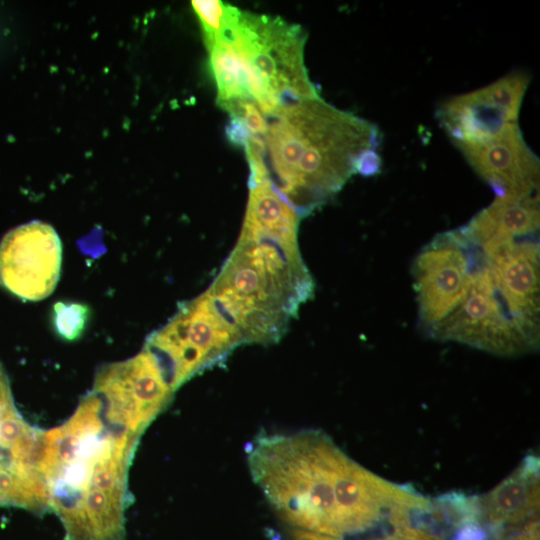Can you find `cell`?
<instances>
[{
    "mask_svg": "<svg viewBox=\"0 0 540 540\" xmlns=\"http://www.w3.org/2000/svg\"><path fill=\"white\" fill-rule=\"evenodd\" d=\"M246 452L253 481L295 528L341 538L389 520L407 497L406 486L365 469L320 430L260 432Z\"/></svg>",
    "mask_w": 540,
    "mask_h": 540,
    "instance_id": "cell-1",
    "label": "cell"
},
{
    "mask_svg": "<svg viewBox=\"0 0 540 540\" xmlns=\"http://www.w3.org/2000/svg\"><path fill=\"white\" fill-rule=\"evenodd\" d=\"M474 261L464 300L429 335L436 340L456 341L504 356L536 350L539 333L527 328L510 312L479 248Z\"/></svg>",
    "mask_w": 540,
    "mask_h": 540,
    "instance_id": "cell-7",
    "label": "cell"
},
{
    "mask_svg": "<svg viewBox=\"0 0 540 540\" xmlns=\"http://www.w3.org/2000/svg\"><path fill=\"white\" fill-rule=\"evenodd\" d=\"M241 336L206 290L180 304L174 316L144 343L176 391L193 376L224 360Z\"/></svg>",
    "mask_w": 540,
    "mask_h": 540,
    "instance_id": "cell-6",
    "label": "cell"
},
{
    "mask_svg": "<svg viewBox=\"0 0 540 540\" xmlns=\"http://www.w3.org/2000/svg\"><path fill=\"white\" fill-rule=\"evenodd\" d=\"M324 537V534L301 528H294L290 532L289 540H324Z\"/></svg>",
    "mask_w": 540,
    "mask_h": 540,
    "instance_id": "cell-25",
    "label": "cell"
},
{
    "mask_svg": "<svg viewBox=\"0 0 540 540\" xmlns=\"http://www.w3.org/2000/svg\"><path fill=\"white\" fill-rule=\"evenodd\" d=\"M377 540H442L439 536L429 533L420 528L408 525L399 526L391 530V533Z\"/></svg>",
    "mask_w": 540,
    "mask_h": 540,
    "instance_id": "cell-22",
    "label": "cell"
},
{
    "mask_svg": "<svg viewBox=\"0 0 540 540\" xmlns=\"http://www.w3.org/2000/svg\"><path fill=\"white\" fill-rule=\"evenodd\" d=\"M538 229L539 195L521 200L496 198L460 228L466 239L479 247L533 236Z\"/></svg>",
    "mask_w": 540,
    "mask_h": 540,
    "instance_id": "cell-15",
    "label": "cell"
},
{
    "mask_svg": "<svg viewBox=\"0 0 540 540\" xmlns=\"http://www.w3.org/2000/svg\"><path fill=\"white\" fill-rule=\"evenodd\" d=\"M140 438L110 422L91 391L64 423L45 431L48 508L65 540H125L128 473Z\"/></svg>",
    "mask_w": 540,
    "mask_h": 540,
    "instance_id": "cell-2",
    "label": "cell"
},
{
    "mask_svg": "<svg viewBox=\"0 0 540 540\" xmlns=\"http://www.w3.org/2000/svg\"><path fill=\"white\" fill-rule=\"evenodd\" d=\"M263 136L267 178L299 217L339 192L359 156L378 149V127L321 97L286 106L266 118Z\"/></svg>",
    "mask_w": 540,
    "mask_h": 540,
    "instance_id": "cell-3",
    "label": "cell"
},
{
    "mask_svg": "<svg viewBox=\"0 0 540 540\" xmlns=\"http://www.w3.org/2000/svg\"><path fill=\"white\" fill-rule=\"evenodd\" d=\"M268 537H269V540H282L281 536L271 529L269 530Z\"/></svg>",
    "mask_w": 540,
    "mask_h": 540,
    "instance_id": "cell-26",
    "label": "cell"
},
{
    "mask_svg": "<svg viewBox=\"0 0 540 540\" xmlns=\"http://www.w3.org/2000/svg\"><path fill=\"white\" fill-rule=\"evenodd\" d=\"M230 116L241 118L251 134L264 136L268 130V122L253 100H245L236 103L227 110Z\"/></svg>",
    "mask_w": 540,
    "mask_h": 540,
    "instance_id": "cell-19",
    "label": "cell"
},
{
    "mask_svg": "<svg viewBox=\"0 0 540 540\" xmlns=\"http://www.w3.org/2000/svg\"><path fill=\"white\" fill-rule=\"evenodd\" d=\"M528 83L529 76L517 71L450 98L437 110L439 123L455 146L491 138L517 122Z\"/></svg>",
    "mask_w": 540,
    "mask_h": 540,
    "instance_id": "cell-11",
    "label": "cell"
},
{
    "mask_svg": "<svg viewBox=\"0 0 540 540\" xmlns=\"http://www.w3.org/2000/svg\"><path fill=\"white\" fill-rule=\"evenodd\" d=\"M62 245L54 228L31 221L10 230L0 242V285L24 301H39L55 289Z\"/></svg>",
    "mask_w": 540,
    "mask_h": 540,
    "instance_id": "cell-10",
    "label": "cell"
},
{
    "mask_svg": "<svg viewBox=\"0 0 540 540\" xmlns=\"http://www.w3.org/2000/svg\"><path fill=\"white\" fill-rule=\"evenodd\" d=\"M496 198L521 200L539 195V159L528 147L518 123L486 140L456 146Z\"/></svg>",
    "mask_w": 540,
    "mask_h": 540,
    "instance_id": "cell-12",
    "label": "cell"
},
{
    "mask_svg": "<svg viewBox=\"0 0 540 540\" xmlns=\"http://www.w3.org/2000/svg\"><path fill=\"white\" fill-rule=\"evenodd\" d=\"M91 392L110 422L141 436L175 391L155 357L143 347L129 359L100 366Z\"/></svg>",
    "mask_w": 540,
    "mask_h": 540,
    "instance_id": "cell-8",
    "label": "cell"
},
{
    "mask_svg": "<svg viewBox=\"0 0 540 540\" xmlns=\"http://www.w3.org/2000/svg\"><path fill=\"white\" fill-rule=\"evenodd\" d=\"M207 49L217 87V104L227 111L238 102L253 100L243 63L231 41L218 33Z\"/></svg>",
    "mask_w": 540,
    "mask_h": 540,
    "instance_id": "cell-16",
    "label": "cell"
},
{
    "mask_svg": "<svg viewBox=\"0 0 540 540\" xmlns=\"http://www.w3.org/2000/svg\"><path fill=\"white\" fill-rule=\"evenodd\" d=\"M479 248L511 313L539 333V245L535 235Z\"/></svg>",
    "mask_w": 540,
    "mask_h": 540,
    "instance_id": "cell-13",
    "label": "cell"
},
{
    "mask_svg": "<svg viewBox=\"0 0 540 540\" xmlns=\"http://www.w3.org/2000/svg\"><path fill=\"white\" fill-rule=\"evenodd\" d=\"M225 136L231 145L244 149L252 134L241 118L230 116L225 126Z\"/></svg>",
    "mask_w": 540,
    "mask_h": 540,
    "instance_id": "cell-20",
    "label": "cell"
},
{
    "mask_svg": "<svg viewBox=\"0 0 540 540\" xmlns=\"http://www.w3.org/2000/svg\"><path fill=\"white\" fill-rule=\"evenodd\" d=\"M497 540H540L539 521L528 523L515 533L503 534Z\"/></svg>",
    "mask_w": 540,
    "mask_h": 540,
    "instance_id": "cell-24",
    "label": "cell"
},
{
    "mask_svg": "<svg viewBox=\"0 0 540 540\" xmlns=\"http://www.w3.org/2000/svg\"><path fill=\"white\" fill-rule=\"evenodd\" d=\"M539 470V457L527 455L509 476L478 497L480 518L501 531L538 521Z\"/></svg>",
    "mask_w": 540,
    "mask_h": 540,
    "instance_id": "cell-14",
    "label": "cell"
},
{
    "mask_svg": "<svg viewBox=\"0 0 540 540\" xmlns=\"http://www.w3.org/2000/svg\"><path fill=\"white\" fill-rule=\"evenodd\" d=\"M454 540H488V533L478 521H472L459 527Z\"/></svg>",
    "mask_w": 540,
    "mask_h": 540,
    "instance_id": "cell-23",
    "label": "cell"
},
{
    "mask_svg": "<svg viewBox=\"0 0 540 540\" xmlns=\"http://www.w3.org/2000/svg\"><path fill=\"white\" fill-rule=\"evenodd\" d=\"M192 6L200 20L204 33L205 44L208 47L221 30L226 4L221 1H192Z\"/></svg>",
    "mask_w": 540,
    "mask_h": 540,
    "instance_id": "cell-18",
    "label": "cell"
},
{
    "mask_svg": "<svg viewBox=\"0 0 540 540\" xmlns=\"http://www.w3.org/2000/svg\"><path fill=\"white\" fill-rule=\"evenodd\" d=\"M218 33L233 44L249 93L266 118L298 101L320 98L304 64L301 26L226 4Z\"/></svg>",
    "mask_w": 540,
    "mask_h": 540,
    "instance_id": "cell-5",
    "label": "cell"
},
{
    "mask_svg": "<svg viewBox=\"0 0 540 540\" xmlns=\"http://www.w3.org/2000/svg\"><path fill=\"white\" fill-rule=\"evenodd\" d=\"M90 317L89 307L81 302L58 301L53 305L52 325L57 335L75 341L83 334Z\"/></svg>",
    "mask_w": 540,
    "mask_h": 540,
    "instance_id": "cell-17",
    "label": "cell"
},
{
    "mask_svg": "<svg viewBox=\"0 0 540 540\" xmlns=\"http://www.w3.org/2000/svg\"><path fill=\"white\" fill-rule=\"evenodd\" d=\"M474 266L473 245L460 229L436 235L417 254L413 286L419 325L428 335L464 300Z\"/></svg>",
    "mask_w": 540,
    "mask_h": 540,
    "instance_id": "cell-9",
    "label": "cell"
},
{
    "mask_svg": "<svg viewBox=\"0 0 540 540\" xmlns=\"http://www.w3.org/2000/svg\"><path fill=\"white\" fill-rule=\"evenodd\" d=\"M243 343L272 344L314 292L297 241L242 227L237 245L207 289Z\"/></svg>",
    "mask_w": 540,
    "mask_h": 540,
    "instance_id": "cell-4",
    "label": "cell"
},
{
    "mask_svg": "<svg viewBox=\"0 0 540 540\" xmlns=\"http://www.w3.org/2000/svg\"><path fill=\"white\" fill-rule=\"evenodd\" d=\"M324 540H342V539H341V538H338V537H333V536L325 535Z\"/></svg>",
    "mask_w": 540,
    "mask_h": 540,
    "instance_id": "cell-27",
    "label": "cell"
},
{
    "mask_svg": "<svg viewBox=\"0 0 540 540\" xmlns=\"http://www.w3.org/2000/svg\"><path fill=\"white\" fill-rule=\"evenodd\" d=\"M382 160L377 149H370L359 156L355 163V173L370 177L381 171Z\"/></svg>",
    "mask_w": 540,
    "mask_h": 540,
    "instance_id": "cell-21",
    "label": "cell"
}]
</instances>
